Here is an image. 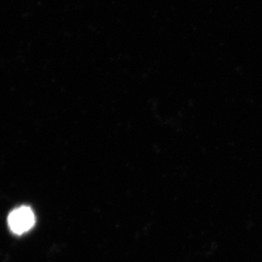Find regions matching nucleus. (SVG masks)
Here are the masks:
<instances>
[{"mask_svg":"<svg viewBox=\"0 0 262 262\" xmlns=\"http://www.w3.org/2000/svg\"><path fill=\"white\" fill-rule=\"evenodd\" d=\"M8 224L13 233L24 234L35 225V215L30 207L20 206L10 212Z\"/></svg>","mask_w":262,"mask_h":262,"instance_id":"obj_1","label":"nucleus"}]
</instances>
